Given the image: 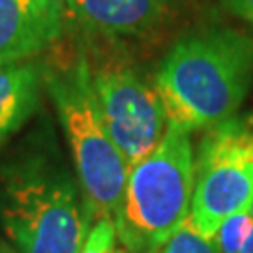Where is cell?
<instances>
[{
	"label": "cell",
	"mask_w": 253,
	"mask_h": 253,
	"mask_svg": "<svg viewBox=\"0 0 253 253\" xmlns=\"http://www.w3.org/2000/svg\"><path fill=\"white\" fill-rule=\"evenodd\" d=\"M250 214H252V217H253V203H252V207H250Z\"/></svg>",
	"instance_id": "16"
},
{
	"label": "cell",
	"mask_w": 253,
	"mask_h": 253,
	"mask_svg": "<svg viewBox=\"0 0 253 253\" xmlns=\"http://www.w3.org/2000/svg\"><path fill=\"white\" fill-rule=\"evenodd\" d=\"M191 131L169 122L160 145L129 169L115 216L117 238L129 253H156L188 217L195 184Z\"/></svg>",
	"instance_id": "4"
},
{
	"label": "cell",
	"mask_w": 253,
	"mask_h": 253,
	"mask_svg": "<svg viewBox=\"0 0 253 253\" xmlns=\"http://www.w3.org/2000/svg\"><path fill=\"white\" fill-rule=\"evenodd\" d=\"M156 253H221L217 248L216 238H208L201 233L197 227L193 225V221L188 217L176 227V231L172 233L162 248Z\"/></svg>",
	"instance_id": "10"
},
{
	"label": "cell",
	"mask_w": 253,
	"mask_h": 253,
	"mask_svg": "<svg viewBox=\"0 0 253 253\" xmlns=\"http://www.w3.org/2000/svg\"><path fill=\"white\" fill-rule=\"evenodd\" d=\"M42 84V66L30 60L0 64V145L34 115Z\"/></svg>",
	"instance_id": "9"
},
{
	"label": "cell",
	"mask_w": 253,
	"mask_h": 253,
	"mask_svg": "<svg viewBox=\"0 0 253 253\" xmlns=\"http://www.w3.org/2000/svg\"><path fill=\"white\" fill-rule=\"evenodd\" d=\"M68 15L107 40L148 36L174 11V0H64Z\"/></svg>",
	"instance_id": "8"
},
{
	"label": "cell",
	"mask_w": 253,
	"mask_h": 253,
	"mask_svg": "<svg viewBox=\"0 0 253 253\" xmlns=\"http://www.w3.org/2000/svg\"><path fill=\"white\" fill-rule=\"evenodd\" d=\"M0 253H17L13 248H9L8 244H4V242H0Z\"/></svg>",
	"instance_id": "14"
},
{
	"label": "cell",
	"mask_w": 253,
	"mask_h": 253,
	"mask_svg": "<svg viewBox=\"0 0 253 253\" xmlns=\"http://www.w3.org/2000/svg\"><path fill=\"white\" fill-rule=\"evenodd\" d=\"M221 4L229 13L253 25V0H221Z\"/></svg>",
	"instance_id": "12"
},
{
	"label": "cell",
	"mask_w": 253,
	"mask_h": 253,
	"mask_svg": "<svg viewBox=\"0 0 253 253\" xmlns=\"http://www.w3.org/2000/svg\"><path fill=\"white\" fill-rule=\"evenodd\" d=\"M0 223L17 253H79L92 216L66 167L28 154L0 169Z\"/></svg>",
	"instance_id": "2"
},
{
	"label": "cell",
	"mask_w": 253,
	"mask_h": 253,
	"mask_svg": "<svg viewBox=\"0 0 253 253\" xmlns=\"http://www.w3.org/2000/svg\"><path fill=\"white\" fill-rule=\"evenodd\" d=\"M117 227L113 217H98L92 223L79 253H117Z\"/></svg>",
	"instance_id": "11"
},
{
	"label": "cell",
	"mask_w": 253,
	"mask_h": 253,
	"mask_svg": "<svg viewBox=\"0 0 253 253\" xmlns=\"http://www.w3.org/2000/svg\"><path fill=\"white\" fill-rule=\"evenodd\" d=\"M253 203V115L233 117L207 129L195 156L190 219L216 238L227 217Z\"/></svg>",
	"instance_id": "5"
},
{
	"label": "cell",
	"mask_w": 253,
	"mask_h": 253,
	"mask_svg": "<svg viewBox=\"0 0 253 253\" xmlns=\"http://www.w3.org/2000/svg\"><path fill=\"white\" fill-rule=\"evenodd\" d=\"M238 253H253V227H252V231L248 233V236H246L244 244H242V248H240Z\"/></svg>",
	"instance_id": "13"
},
{
	"label": "cell",
	"mask_w": 253,
	"mask_h": 253,
	"mask_svg": "<svg viewBox=\"0 0 253 253\" xmlns=\"http://www.w3.org/2000/svg\"><path fill=\"white\" fill-rule=\"evenodd\" d=\"M88 66L101 120L131 169L160 145L169 127L162 98L154 83L122 58L88 56Z\"/></svg>",
	"instance_id": "6"
},
{
	"label": "cell",
	"mask_w": 253,
	"mask_h": 253,
	"mask_svg": "<svg viewBox=\"0 0 253 253\" xmlns=\"http://www.w3.org/2000/svg\"><path fill=\"white\" fill-rule=\"evenodd\" d=\"M66 15L64 0H0V64L28 62L56 43Z\"/></svg>",
	"instance_id": "7"
},
{
	"label": "cell",
	"mask_w": 253,
	"mask_h": 253,
	"mask_svg": "<svg viewBox=\"0 0 253 253\" xmlns=\"http://www.w3.org/2000/svg\"><path fill=\"white\" fill-rule=\"evenodd\" d=\"M42 79L64 127L90 216L115 219L129 167L101 120L86 51H77L66 62L42 66Z\"/></svg>",
	"instance_id": "3"
},
{
	"label": "cell",
	"mask_w": 253,
	"mask_h": 253,
	"mask_svg": "<svg viewBox=\"0 0 253 253\" xmlns=\"http://www.w3.org/2000/svg\"><path fill=\"white\" fill-rule=\"evenodd\" d=\"M117 253H129V252H126V250L122 248V250H117Z\"/></svg>",
	"instance_id": "15"
},
{
	"label": "cell",
	"mask_w": 253,
	"mask_h": 253,
	"mask_svg": "<svg viewBox=\"0 0 253 253\" xmlns=\"http://www.w3.org/2000/svg\"><path fill=\"white\" fill-rule=\"evenodd\" d=\"M154 86L172 124L199 131L236 117L253 86V38L229 27L182 36L162 60Z\"/></svg>",
	"instance_id": "1"
}]
</instances>
